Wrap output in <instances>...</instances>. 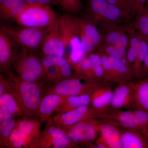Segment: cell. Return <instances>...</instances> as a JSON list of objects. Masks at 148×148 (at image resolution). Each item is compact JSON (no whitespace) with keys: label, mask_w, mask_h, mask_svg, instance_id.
<instances>
[{"label":"cell","mask_w":148,"mask_h":148,"mask_svg":"<svg viewBox=\"0 0 148 148\" xmlns=\"http://www.w3.org/2000/svg\"><path fill=\"white\" fill-rule=\"evenodd\" d=\"M8 92L14 96L25 116L36 119L41 101L45 95L44 81L31 82L21 79L11 71L6 74Z\"/></svg>","instance_id":"6da1fadb"},{"label":"cell","mask_w":148,"mask_h":148,"mask_svg":"<svg viewBox=\"0 0 148 148\" xmlns=\"http://www.w3.org/2000/svg\"><path fill=\"white\" fill-rule=\"evenodd\" d=\"M87 16L102 29L130 22L119 9L107 0H87Z\"/></svg>","instance_id":"7a4b0ae2"},{"label":"cell","mask_w":148,"mask_h":148,"mask_svg":"<svg viewBox=\"0 0 148 148\" xmlns=\"http://www.w3.org/2000/svg\"><path fill=\"white\" fill-rule=\"evenodd\" d=\"M117 127L138 130L148 132V112L132 108L127 111L110 108L99 117Z\"/></svg>","instance_id":"3957f363"},{"label":"cell","mask_w":148,"mask_h":148,"mask_svg":"<svg viewBox=\"0 0 148 148\" xmlns=\"http://www.w3.org/2000/svg\"><path fill=\"white\" fill-rule=\"evenodd\" d=\"M107 84L110 83L92 81L76 73L73 76L62 80L49 87L46 94L53 93L67 96L91 94L96 89Z\"/></svg>","instance_id":"277c9868"},{"label":"cell","mask_w":148,"mask_h":148,"mask_svg":"<svg viewBox=\"0 0 148 148\" xmlns=\"http://www.w3.org/2000/svg\"><path fill=\"white\" fill-rule=\"evenodd\" d=\"M48 5H29L16 21L23 28H46L52 26L59 19Z\"/></svg>","instance_id":"5b68a950"},{"label":"cell","mask_w":148,"mask_h":148,"mask_svg":"<svg viewBox=\"0 0 148 148\" xmlns=\"http://www.w3.org/2000/svg\"><path fill=\"white\" fill-rule=\"evenodd\" d=\"M103 121L100 119H90L60 128L77 145H81L92 148Z\"/></svg>","instance_id":"8992f818"},{"label":"cell","mask_w":148,"mask_h":148,"mask_svg":"<svg viewBox=\"0 0 148 148\" xmlns=\"http://www.w3.org/2000/svg\"><path fill=\"white\" fill-rule=\"evenodd\" d=\"M49 28L26 27L21 29H15L2 26L0 30L10 37L18 46L25 48L34 53L40 49H41L43 42Z\"/></svg>","instance_id":"52a82bcc"},{"label":"cell","mask_w":148,"mask_h":148,"mask_svg":"<svg viewBox=\"0 0 148 148\" xmlns=\"http://www.w3.org/2000/svg\"><path fill=\"white\" fill-rule=\"evenodd\" d=\"M60 127L53 124L51 118L41 132L34 148L78 147Z\"/></svg>","instance_id":"ba28073f"},{"label":"cell","mask_w":148,"mask_h":148,"mask_svg":"<svg viewBox=\"0 0 148 148\" xmlns=\"http://www.w3.org/2000/svg\"><path fill=\"white\" fill-rule=\"evenodd\" d=\"M59 26L65 48L64 57L68 60L72 49L82 45L79 24L77 17L68 13L59 18Z\"/></svg>","instance_id":"9c48e42d"},{"label":"cell","mask_w":148,"mask_h":148,"mask_svg":"<svg viewBox=\"0 0 148 148\" xmlns=\"http://www.w3.org/2000/svg\"><path fill=\"white\" fill-rule=\"evenodd\" d=\"M103 113L91 105L82 106L66 112L56 114L51 119L53 124L60 127L69 126L85 120L99 119Z\"/></svg>","instance_id":"30bf717a"},{"label":"cell","mask_w":148,"mask_h":148,"mask_svg":"<svg viewBox=\"0 0 148 148\" xmlns=\"http://www.w3.org/2000/svg\"><path fill=\"white\" fill-rule=\"evenodd\" d=\"M41 49L44 55L64 56L65 48L60 32L59 18L55 24L49 27L43 42Z\"/></svg>","instance_id":"8fae6325"},{"label":"cell","mask_w":148,"mask_h":148,"mask_svg":"<svg viewBox=\"0 0 148 148\" xmlns=\"http://www.w3.org/2000/svg\"><path fill=\"white\" fill-rule=\"evenodd\" d=\"M18 46L10 37L0 30V71L8 73L10 67L18 53Z\"/></svg>","instance_id":"7c38bea8"},{"label":"cell","mask_w":148,"mask_h":148,"mask_svg":"<svg viewBox=\"0 0 148 148\" xmlns=\"http://www.w3.org/2000/svg\"><path fill=\"white\" fill-rule=\"evenodd\" d=\"M118 129L122 148H148V132L123 127Z\"/></svg>","instance_id":"4fadbf2b"},{"label":"cell","mask_w":148,"mask_h":148,"mask_svg":"<svg viewBox=\"0 0 148 148\" xmlns=\"http://www.w3.org/2000/svg\"><path fill=\"white\" fill-rule=\"evenodd\" d=\"M67 97L53 93L46 94L40 103L36 119L41 123L47 121Z\"/></svg>","instance_id":"5bb4252c"},{"label":"cell","mask_w":148,"mask_h":148,"mask_svg":"<svg viewBox=\"0 0 148 148\" xmlns=\"http://www.w3.org/2000/svg\"><path fill=\"white\" fill-rule=\"evenodd\" d=\"M133 91L130 82L119 84L113 91L110 108L121 109L132 108Z\"/></svg>","instance_id":"9a60e30c"},{"label":"cell","mask_w":148,"mask_h":148,"mask_svg":"<svg viewBox=\"0 0 148 148\" xmlns=\"http://www.w3.org/2000/svg\"><path fill=\"white\" fill-rule=\"evenodd\" d=\"M133 91L132 108L140 109L148 112V76L130 82Z\"/></svg>","instance_id":"2e32d148"},{"label":"cell","mask_w":148,"mask_h":148,"mask_svg":"<svg viewBox=\"0 0 148 148\" xmlns=\"http://www.w3.org/2000/svg\"><path fill=\"white\" fill-rule=\"evenodd\" d=\"M125 25L109 27L103 29L101 43L121 45L127 47L129 45V38L125 30Z\"/></svg>","instance_id":"e0dca14e"},{"label":"cell","mask_w":148,"mask_h":148,"mask_svg":"<svg viewBox=\"0 0 148 148\" xmlns=\"http://www.w3.org/2000/svg\"><path fill=\"white\" fill-rule=\"evenodd\" d=\"M29 4L25 0H1L0 16L4 20H16Z\"/></svg>","instance_id":"ac0fdd59"},{"label":"cell","mask_w":148,"mask_h":148,"mask_svg":"<svg viewBox=\"0 0 148 148\" xmlns=\"http://www.w3.org/2000/svg\"><path fill=\"white\" fill-rule=\"evenodd\" d=\"M14 61L21 64L27 69L34 73L42 79L44 69L40 59L25 48L21 47Z\"/></svg>","instance_id":"d6986e66"},{"label":"cell","mask_w":148,"mask_h":148,"mask_svg":"<svg viewBox=\"0 0 148 148\" xmlns=\"http://www.w3.org/2000/svg\"><path fill=\"white\" fill-rule=\"evenodd\" d=\"M110 84L104 85L91 94V105L103 113L110 108L112 100L114 91Z\"/></svg>","instance_id":"ffe728a7"},{"label":"cell","mask_w":148,"mask_h":148,"mask_svg":"<svg viewBox=\"0 0 148 148\" xmlns=\"http://www.w3.org/2000/svg\"><path fill=\"white\" fill-rule=\"evenodd\" d=\"M6 109L0 108V145L1 148L5 145L14 130L16 127L17 120Z\"/></svg>","instance_id":"44dd1931"},{"label":"cell","mask_w":148,"mask_h":148,"mask_svg":"<svg viewBox=\"0 0 148 148\" xmlns=\"http://www.w3.org/2000/svg\"><path fill=\"white\" fill-rule=\"evenodd\" d=\"M99 133L108 148H122L119 130L118 127L116 125L103 121L99 129Z\"/></svg>","instance_id":"7402d4cb"},{"label":"cell","mask_w":148,"mask_h":148,"mask_svg":"<svg viewBox=\"0 0 148 148\" xmlns=\"http://www.w3.org/2000/svg\"><path fill=\"white\" fill-rule=\"evenodd\" d=\"M80 33L91 40L96 47L101 44L102 35L98 31L96 24L88 16L77 17Z\"/></svg>","instance_id":"603a6c76"},{"label":"cell","mask_w":148,"mask_h":148,"mask_svg":"<svg viewBox=\"0 0 148 148\" xmlns=\"http://www.w3.org/2000/svg\"><path fill=\"white\" fill-rule=\"evenodd\" d=\"M36 141L24 132L14 128L5 145L9 148H34Z\"/></svg>","instance_id":"cb8c5ba5"},{"label":"cell","mask_w":148,"mask_h":148,"mask_svg":"<svg viewBox=\"0 0 148 148\" xmlns=\"http://www.w3.org/2000/svg\"><path fill=\"white\" fill-rule=\"evenodd\" d=\"M91 103V94L68 96L65 101L56 110L55 113L59 114L73 110Z\"/></svg>","instance_id":"d4e9b609"},{"label":"cell","mask_w":148,"mask_h":148,"mask_svg":"<svg viewBox=\"0 0 148 148\" xmlns=\"http://www.w3.org/2000/svg\"><path fill=\"white\" fill-rule=\"evenodd\" d=\"M41 123L36 119L24 116L17 120L15 128L27 134L37 142L41 132Z\"/></svg>","instance_id":"484cf974"},{"label":"cell","mask_w":148,"mask_h":148,"mask_svg":"<svg viewBox=\"0 0 148 148\" xmlns=\"http://www.w3.org/2000/svg\"><path fill=\"white\" fill-rule=\"evenodd\" d=\"M108 56L117 84L131 82L135 80L127 65L125 64L120 59Z\"/></svg>","instance_id":"4316f807"},{"label":"cell","mask_w":148,"mask_h":148,"mask_svg":"<svg viewBox=\"0 0 148 148\" xmlns=\"http://www.w3.org/2000/svg\"><path fill=\"white\" fill-rule=\"evenodd\" d=\"M0 108L7 110L14 118L25 116L16 99L10 92H7L0 96Z\"/></svg>","instance_id":"83f0119b"},{"label":"cell","mask_w":148,"mask_h":148,"mask_svg":"<svg viewBox=\"0 0 148 148\" xmlns=\"http://www.w3.org/2000/svg\"><path fill=\"white\" fill-rule=\"evenodd\" d=\"M134 27L140 37L148 39V8L146 6L135 17Z\"/></svg>","instance_id":"f1b7e54d"},{"label":"cell","mask_w":148,"mask_h":148,"mask_svg":"<svg viewBox=\"0 0 148 148\" xmlns=\"http://www.w3.org/2000/svg\"><path fill=\"white\" fill-rule=\"evenodd\" d=\"M148 50L147 40L146 39L140 37L138 48V77L136 80L144 78L145 62Z\"/></svg>","instance_id":"f546056e"},{"label":"cell","mask_w":148,"mask_h":148,"mask_svg":"<svg viewBox=\"0 0 148 148\" xmlns=\"http://www.w3.org/2000/svg\"><path fill=\"white\" fill-rule=\"evenodd\" d=\"M127 47L121 45L101 43L97 48L98 51L121 59L127 55Z\"/></svg>","instance_id":"4dcf8cb0"},{"label":"cell","mask_w":148,"mask_h":148,"mask_svg":"<svg viewBox=\"0 0 148 148\" xmlns=\"http://www.w3.org/2000/svg\"><path fill=\"white\" fill-rule=\"evenodd\" d=\"M119 9L131 21L136 17L137 12L132 0H107Z\"/></svg>","instance_id":"1f68e13d"},{"label":"cell","mask_w":148,"mask_h":148,"mask_svg":"<svg viewBox=\"0 0 148 148\" xmlns=\"http://www.w3.org/2000/svg\"><path fill=\"white\" fill-rule=\"evenodd\" d=\"M73 67L77 73L86 77L92 81L99 82L96 79L92 65L88 56Z\"/></svg>","instance_id":"d6a6232c"},{"label":"cell","mask_w":148,"mask_h":148,"mask_svg":"<svg viewBox=\"0 0 148 148\" xmlns=\"http://www.w3.org/2000/svg\"><path fill=\"white\" fill-rule=\"evenodd\" d=\"M98 52L101 55L102 59V65L104 70V81L110 84H117L108 55L103 52Z\"/></svg>","instance_id":"836d02e7"},{"label":"cell","mask_w":148,"mask_h":148,"mask_svg":"<svg viewBox=\"0 0 148 148\" xmlns=\"http://www.w3.org/2000/svg\"><path fill=\"white\" fill-rule=\"evenodd\" d=\"M12 66L18 76L23 80L38 82L41 80L34 73L15 61H13Z\"/></svg>","instance_id":"e575fe53"},{"label":"cell","mask_w":148,"mask_h":148,"mask_svg":"<svg viewBox=\"0 0 148 148\" xmlns=\"http://www.w3.org/2000/svg\"><path fill=\"white\" fill-rule=\"evenodd\" d=\"M92 65L95 77L99 82L104 81V70L101 55L98 51L93 52L87 56Z\"/></svg>","instance_id":"d590c367"},{"label":"cell","mask_w":148,"mask_h":148,"mask_svg":"<svg viewBox=\"0 0 148 148\" xmlns=\"http://www.w3.org/2000/svg\"><path fill=\"white\" fill-rule=\"evenodd\" d=\"M45 82L57 83L63 80L60 67L58 66H49L44 69L42 79Z\"/></svg>","instance_id":"8d00e7d4"},{"label":"cell","mask_w":148,"mask_h":148,"mask_svg":"<svg viewBox=\"0 0 148 148\" xmlns=\"http://www.w3.org/2000/svg\"><path fill=\"white\" fill-rule=\"evenodd\" d=\"M40 60L44 69L52 66H58L61 68L68 60L64 56L52 55H44Z\"/></svg>","instance_id":"74e56055"},{"label":"cell","mask_w":148,"mask_h":148,"mask_svg":"<svg viewBox=\"0 0 148 148\" xmlns=\"http://www.w3.org/2000/svg\"><path fill=\"white\" fill-rule=\"evenodd\" d=\"M61 7L70 14L78 13L83 7L81 0H59Z\"/></svg>","instance_id":"f35d334b"},{"label":"cell","mask_w":148,"mask_h":148,"mask_svg":"<svg viewBox=\"0 0 148 148\" xmlns=\"http://www.w3.org/2000/svg\"><path fill=\"white\" fill-rule=\"evenodd\" d=\"M8 92V81L2 73L0 74V96Z\"/></svg>","instance_id":"ab89813d"},{"label":"cell","mask_w":148,"mask_h":148,"mask_svg":"<svg viewBox=\"0 0 148 148\" xmlns=\"http://www.w3.org/2000/svg\"><path fill=\"white\" fill-rule=\"evenodd\" d=\"M132 1L137 11V14L143 10L148 2V0H132Z\"/></svg>","instance_id":"60d3db41"},{"label":"cell","mask_w":148,"mask_h":148,"mask_svg":"<svg viewBox=\"0 0 148 148\" xmlns=\"http://www.w3.org/2000/svg\"><path fill=\"white\" fill-rule=\"evenodd\" d=\"M39 4L42 5H55L61 7L59 0H38Z\"/></svg>","instance_id":"b9f144b4"},{"label":"cell","mask_w":148,"mask_h":148,"mask_svg":"<svg viewBox=\"0 0 148 148\" xmlns=\"http://www.w3.org/2000/svg\"><path fill=\"white\" fill-rule=\"evenodd\" d=\"M95 148H108L101 136L97 138L95 140Z\"/></svg>","instance_id":"7bdbcfd3"},{"label":"cell","mask_w":148,"mask_h":148,"mask_svg":"<svg viewBox=\"0 0 148 148\" xmlns=\"http://www.w3.org/2000/svg\"><path fill=\"white\" fill-rule=\"evenodd\" d=\"M148 42V39H147ZM148 76V50L147 54V57H146L145 62V70H144V78Z\"/></svg>","instance_id":"ee69618b"},{"label":"cell","mask_w":148,"mask_h":148,"mask_svg":"<svg viewBox=\"0 0 148 148\" xmlns=\"http://www.w3.org/2000/svg\"><path fill=\"white\" fill-rule=\"evenodd\" d=\"M29 5H36L39 4L38 0H25Z\"/></svg>","instance_id":"f6af8a7d"},{"label":"cell","mask_w":148,"mask_h":148,"mask_svg":"<svg viewBox=\"0 0 148 148\" xmlns=\"http://www.w3.org/2000/svg\"><path fill=\"white\" fill-rule=\"evenodd\" d=\"M146 6H147V7L148 8V2L147 3V4H146Z\"/></svg>","instance_id":"bcb514c9"},{"label":"cell","mask_w":148,"mask_h":148,"mask_svg":"<svg viewBox=\"0 0 148 148\" xmlns=\"http://www.w3.org/2000/svg\"><path fill=\"white\" fill-rule=\"evenodd\" d=\"M0 1H1V0H0Z\"/></svg>","instance_id":"7dc6e473"}]
</instances>
